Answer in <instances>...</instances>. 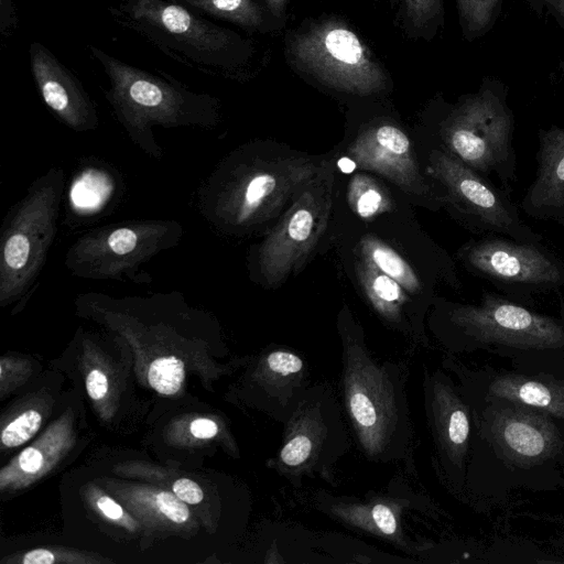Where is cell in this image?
Segmentation results:
<instances>
[{
	"label": "cell",
	"instance_id": "cell-1",
	"mask_svg": "<svg viewBox=\"0 0 564 564\" xmlns=\"http://www.w3.org/2000/svg\"><path fill=\"white\" fill-rule=\"evenodd\" d=\"M109 13L164 55L206 76L246 82L257 73L256 43L167 0H118Z\"/></svg>",
	"mask_w": 564,
	"mask_h": 564
},
{
	"label": "cell",
	"instance_id": "cell-2",
	"mask_svg": "<svg viewBox=\"0 0 564 564\" xmlns=\"http://www.w3.org/2000/svg\"><path fill=\"white\" fill-rule=\"evenodd\" d=\"M87 48L108 78L105 98L116 120L145 155L163 156L154 127L212 130L220 123L221 102L216 96L193 90L169 74L133 66L97 46Z\"/></svg>",
	"mask_w": 564,
	"mask_h": 564
},
{
	"label": "cell",
	"instance_id": "cell-3",
	"mask_svg": "<svg viewBox=\"0 0 564 564\" xmlns=\"http://www.w3.org/2000/svg\"><path fill=\"white\" fill-rule=\"evenodd\" d=\"M232 153L200 182L197 212L216 232L247 234L274 217L322 172L307 159L265 160Z\"/></svg>",
	"mask_w": 564,
	"mask_h": 564
},
{
	"label": "cell",
	"instance_id": "cell-4",
	"mask_svg": "<svg viewBox=\"0 0 564 564\" xmlns=\"http://www.w3.org/2000/svg\"><path fill=\"white\" fill-rule=\"evenodd\" d=\"M357 333H343L344 393L358 440L372 459L400 458L411 437L400 369L377 361Z\"/></svg>",
	"mask_w": 564,
	"mask_h": 564
},
{
	"label": "cell",
	"instance_id": "cell-5",
	"mask_svg": "<svg viewBox=\"0 0 564 564\" xmlns=\"http://www.w3.org/2000/svg\"><path fill=\"white\" fill-rule=\"evenodd\" d=\"M65 172L51 166L6 214L0 229V305L26 301L37 289L65 195Z\"/></svg>",
	"mask_w": 564,
	"mask_h": 564
},
{
	"label": "cell",
	"instance_id": "cell-6",
	"mask_svg": "<svg viewBox=\"0 0 564 564\" xmlns=\"http://www.w3.org/2000/svg\"><path fill=\"white\" fill-rule=\"evenodd\" d=\"M284 55L295 73L333 91L368 97L386 91L390 85L383 64L339 17L307 20L291 30Z\"/></svg>",
	"mask_w": 564,
	"mask_h": 564
},
{
	"label": "cell",
	"instance_id": "cell-7",
	"mask_svg": "<svg viewBox=\"0 0 564 564\" xmlns=\"http://www.w3.org/2000/svg\"><path fill=\"white\" fill-rule=\"evenodd\" d=\"M508 87L498 78H482L477 91L462 96L441 124L446 150L478 173L496 174L510 193L516 182L514 116Z\"/></svg>",
	"mask_w": 564,
	"mask_h": 564
},
{
	"label": "cell",
	"instance_id": "cell-8",
	"mask_svg": "<svg viewBox=\"0 0 564 564\" xmlns=\"http://www.w3.org/2000/svg\"><path fill=\"white\" fill-rule=\"evenodd\" d=\"M185 234L174 219L143 218L112 223L79 236L67 249L64 267L72 276L148 284L142 265L176 247Z\"/></svg>",
	"mask_w": 564,
	"mask_h": 564
},
{
	"label": "cell",
	"instance_id": "cell-9",
	"mask_svg": "<svg viewBox=\"0 0 564 564\" xmlns=\"http://www.w3.org/2000/svg\"><path fill=\"white\" fill-rule=\"evenodd\" d=\"M447 322L455 334L474 346L564 350V319L538 313L494 292H484L477 304H453Z\"/></svg>",
	"mask_w": 564,
	"mask_h": 564
},
{
	"label": "cell",
	"instance_id": "cell-10",
	"mask_svg": "<svg viewBox=\"0 0 564 564\" xmlns=\"http://www.w3.org/2000/svg\"><path fill=\"white\" fill-rule=\"evenodd\" d=\"M459 258L505 296L528 306L534 296L564 288V262L543 243L490 235L468 242Z\"/></svg>",
	"mask_w": 564,
	"mask_h": 564
},
{
	"label": "cell",
	"instance_id": "cell-11",
	"mask_svg": "<svg viewBox=\"0 0 564 564\" xmlns=\"http://www.w3.org/2000/svg\"><path fill=\"white\" fill-rule=\"evenodd\" d=\"M430 162L432 175L445 189V200L470 230L542 243L543 236L521 218L508 191L496 186L447 150H433Z\"/></svg>",
	"mask_w": 564,
	"mask_h": 564
},
{
	"label": "cell",
	"instance_id": "cell-12",
	"mask_svg": "<svg viewBox=\"0 0 564 564\" xmlns=\"http://www.w3.org/2000/svg\"><path fill=\"white\" fill-rule=\"evenodd\" d=\"M330 187L332 180L321 173L258 248V275L267 285L296 269L322 236L330 212Z\"/></svg>",
	"mask_w": 564,
	"mask_h": 564
},
{
	"label": "cell",
	"instance_id": "cell-13",
	"mask_svg": "<svg viewBox=\"0 0 564 564\" xmlns=\"http://www.w3.org/2000/svg\"><path fill=\"white\" fill-rule=\"evenodd\" d=\"M552 417L524 404L489 400L481 432L507 465L531 468L562 451L561 433Z\"/></svg>",
	"mask_w": 564,
	"mask_h": 564
},
{
	"label": "cell",
	"instance_id": "cell-14",
	"mask_svg": "<svg viewBox=\"0 0 564 564\" xmlns=\"http://www.w3.org/2000/svg\"><path fill=\"white\" fill-rule=\"evenodd\" d=\"M319 389L305 390L286 420V440L279 454V467L288 476H300L327 468L343 451L330 446V419L338 411L336 404Z\"/></svg>",
	"mask_w": 564,
	"mask_h": 564
},
{
	"label": "cell",
	"instance_id": "cell-15",
	"mask_svg": "<svg viewBox=\"0 0 564 564\" xmlns=\"http://www.w3.org/2000/svg\"><path fill=\"white\" fill-rule=\"evenodd\" d=\"M29 56L34 83L54 117L75 132L97 129V106L79 78L37 41L31 43Z\"/></svg>",
	"mask_w": 564,
	"mask_h": 564
},
{
	"label": "cell",
	"instance_id": "cell-16",
	"mask_svg": "<svg viewBox=\"0 0 564 564\" xmlns=\"http://www.w3.org/2000/svg\"><path fill=\"white\" fill-rule=\"evenodd\" d=\"M357 167L383 175L404 191L426 196L430 186L416 165L408 135L382 121L362 130L349 147Z\"/></svg>",
	"mask_w": 564,
	"mask_h": 564
},
{
	"label": "cell",
	"instance_id": "cell-17",
	"mask_svg": "<svg viewBox=\"0 0 564 564\" xmlns=\"http://www.w3.org/2000/svg\"><path fill=\"white\" fill-rule=\"evenodd\" d=\"M538 141L535 177L520 206L533 219L564 225V128H542Z\"/></svg>",
	"mask_w": 564,
	"mask_h": 564
},
{
	"label": "cell",
	"instance_id": "cell-18",
	"mask_svg": "<svg viewBox=\"0 0 564 564\" xmlns=\"http://www.w3.org/2000/svg\"><path fill=\"white\" fill-rule=\"evenodd\" d=\"M487 400L524 404L564 420V380L549 375H500L490 382Z\"/></svg>",
	"mask_w": 564,
	"mask_h": 564
},
{
	"label": "cell",
	"instance_id": "cell-19",
	"mask_svg": "<svg viewBox=\"0 0 564 564\" xmlns=\"http://www.w3.org/2000/svg\"><path fill=\"white\" fill-rule=\"evenodd\" d=\"M435 433L445 457L462 467L468 452L470 422L467 405L449 384L437 382L433 388Z\"/></svg>",
	"mask_w": 564,
	"mask_h": 564
},
{
	"label": "cell",
	"instance_id": "cell-20",
	"mask_svg": "<svg viewBox=\"0 0 564 564\" xmlns=\"http://www.w3.org/2000/svg\"><path fill=\"white\" fill-rule=\"evenodd\" d=\"M117 181L102 163H85L72 180L67 193L68 216L96 217L113 202Z\"/></svg>",
	"mask_w": 564,
	"mask_h": 564
},
{
	"label": "cell",
	"instance_id": "cell-21",
	"mask_svg": "<svg viewBox=\"0 0 564 564\" xmlns=\"http://www.w3.org/2000/svg\"><path fill=\"white\" fill-rule=\"evenodd\" d=\"M209 20L232 24L248 33H271L280 26L259 0H167Z\"/></svg>",
	"mask_w": 564,
	"mask_h": 564
},
{
	"label": "cell",
	"instance_id": "cell-22",
	"mask_svg": "<svg viewBox=\"0 0 564 564\" xmlns=\"http://www.w3.org/2000/svg\"><path fill=\"white\" fill-rule=\"evenodd\" d=\"M397 21L412 39L431 41L444 26V0H389Z\"/></svg>",
	"mask_w": 564,
	"mask_h": 564
},
{
	"label": "cell",
	"instance_id": "cell-23",
	"mask_svg": "<svg viewBox=\"0 0 564 564\" xmlns=\"http://www.w3.org/2000/svg\"><path fill=\"white\" fill-rule=\"evenodd\" d=\"M357 274L376 311L390 321L398 318L406 301L404 289L400 283L365 259L358 262Z\"/></svg>",
	"mask_w": 564,
	"mask_h": 564
},
{
	"label": "cell",
	"instance_id": "cell-24",
	"mask_svg": "<svg viewBox=\"0 0 564 564\" xmlns=\"http://www.w3.org/2000/svg\"><path fill=\"white\" fill-rule=\"evenodd\" d=\"M360 249L366 261L394 279L404 290L412 293L419 292L421 284L417 275L392 248L369 236L361 241Z\"/></svg>",
	"mask_w": 564,
	"mask_h": 564
},
{
	"label": "cell",
	"instance_id": "cell-25",
	"mask_svg": "<svg viewBox=\"0 0 564 564\" xmlns=\"http://www.w3.org/2000/svg\"><path fill=\"white\" fill-rule=\"evenodd\" d=\"M502 0H456L458 21L465 40L471 42L494 26Z\"/></svg>",
	"mask_w": 564,
	"mask_h": 564
},
{
	"label": "cell",
	"instance_id": "cell-26",
	"mask_svg": "<svg viewBox=\"0 0 564 564\" xmlns=\"http://www.w3.org/2000/svg\"><path fill=\"white\" fill-rule=\"evenodd\" d=\"M348 202L361 218H371L392 208V202L381 186L371 177L359 174L348 186Z\"/></svg>",
	"mask_w": 564,
	"mask_h": 564
},
{
	"label": "cell",
	"instance_id": "cell-27",
	"mask_svg": "<svg viewBox=\"0 0 564 564\" xmlns=\"http://www.w3.org/2000/svg\"><path fill=\"white\" fill-rule=\"evenodd\" d=\"M184 364L175 356L155 359L148 372L151 387L162 394L176 393L184 380Z\"/></svg>",
	"mask_w": 564,
	"mask_h": 564
},
{
	"label": "cell",
	"instance_id": "cell-28",
	"mask_svg": "<svg viewBox=\"0 0 564 564\" xmlns=\"http://www.w3.org/2000/svg\"><path fill=\"white\" fill-rule=\"evenodd\" d=\"M41 414L35 410H28L10 422L1 433L4 446L15 447L29 441L40 429Z\"/></svg>",
	"mask_w": 564,
	"mask_h": 564
},
{
	"label": "cell",
	"instance_id": "cell-29",
	"mask_svg": "<svg viewBox=\"0 0 564 564\" xmlns=\"http://www.w3.org/2000/svg\"><path fill=\"white\" fill-rule=\"evenodd\" d=\"M176 495L162 491L155 496V502L163 516L176 523L188 519L189 511Z\"/></svg>",
	"mask_w": 564,
	"mask_h": 564
},
{
	"label": "cell",
	"instance_id": "cell-30",
	"mask_svg": "<svg viewBox=\"0 0 564 564\" xmlns=\"http://www.w3.org/2000/svg\"><path fill=\"white\" fill-rule=\"evenodd\" d=\"M173 492L184 502L196 505L204 498L200 487L193 480L180 478L173 484Z\"/></svg>",
	"mask_w": 564,
	"mask_h": 564
},
{
	"label": "cell",
	"instance_id": "cell-31",
	"mask_svg": "<svg viewBox=\"0 0 564 564\" xmlns=\"http://www.w3.org/2000/svg\"><path fill=\"white\" fill-rule=\"evenodd\" d=\"M371 516L376 527L384 534L392 535L397 531V519L388 506L375 505Z\"/></svg>",
	"mask_w": 564,
	"mask_h": 564
},
{
	"label": "cell",
	"instance_id": "cell-32",
	"mask_svg": "<svg viewBox=\"0 0 564 564\" xmlns=\"http://www.w3.org/2000/svg\"><path fill=\"white\" fill-rule=\"evenodd\" d=\"M86 389L91 399H102L108 391L106 375L98 369L90 371L86 379Z\"/></svg>",
	"mask_w": 564,
	"mask_h": 564
},
{
	"label": "cell",
	"instance_id": "cell-33",
	"mask_svg": "<svg viewBox=\"0 0 564 564\" xmlns=\"http://www.w3.org/2000/svg\"><path fill=\"white\" fill-rule=\"evenodd\" d=\"M271 18L281 28L285 25L288 20L289 7L292 0H259Z\"/></svg>",
	"mask_w": 564,
	"mask_h": 564
},
{
	"label": "cell",
	"instance_id": "cell-34",
	"mask_svg": "<svg viewBox=\"0 0 564 564\" xmlns=\"http://www.w3.org/2000/svg\"><path fill=\"white\" fill-rule=\"evenodd\" d=\"M19 465L26 473L37 471L43 464L42 453L34 447H28L19 455Z\"/></svg>",
	"mask_w": 564,
	"mask_h": 564
},
{
	"label": "cell",
	"instance_id": "cell-35",
	"mask_svg": "<svg viewBox=\"0 0 564 564\" xmlns=\"http://www.w3.org/2000/svg\"><path fill=\"white\" fill-rule=\"evenodd\" d=\"M191 433L197 438H212L218 432L217 424L209 419H196L191 423Z\"/></svg>",
	"mask_w": 564,
	"mask_h": 564
},
{
	"label": "cell",
	"instance_id": "cell-36",
	"mask_svg": "<svg viewBox=\"0 0 564 564\" xmlns=\"http://www.w3.org/2000/svg\"><path fill=\"white\" fill-rule=\"evenodd\" d=\"M14 9L12 7V0H1V33L3 36L10 33V31L14 28L17 19L14 18Z\"/></svg>",
	"mask_w": 564,
	"mask_h": 564
},
{
	"label": "cell",
	"instance_id": "cell-37",
	"mask_svg": "<svg viewBox=\"0 0 564 564\" xmlns=\"http://www.w3.org/2000/svg\"><path fill=\"white\" fill-rule=\"evenodd\" d=\"M541 8H544L564 28V0H534Z\"/></svg>",
	"mask_w": 564,
	"mask_h": 564
},
{
	"label": "cell",
	"instance_id": "cell-38",
	"mask_svg": "<svg viewBox=\"0 0 564 564\" xmlns=\"http://www.w3.org/2000/svg\"><path fill=\"white\" fill-rule=\"evenodd\" d=\"M97 506L109 519L117 520L122 517V508L107 496L100 497L97 501Z\"/></svg>",
	"mask_w": 564,
	"mask_h": 564
},
{
	"label": "cell",
	"instance_id": "cell-39",
	"mask_svg": "<svg viewBox=\"0 0 564 564\" xmlns=\"http://www.w3.org/2000/svg\"><path fill=\"white\" fill-rule=\"evenodd\" d=\"M54 561V554L45 549L32 550L22 560L24 564H52Z\"/></svg>",
	"mask_w": 564,
	"mask_h": 564
}]
</instances>
